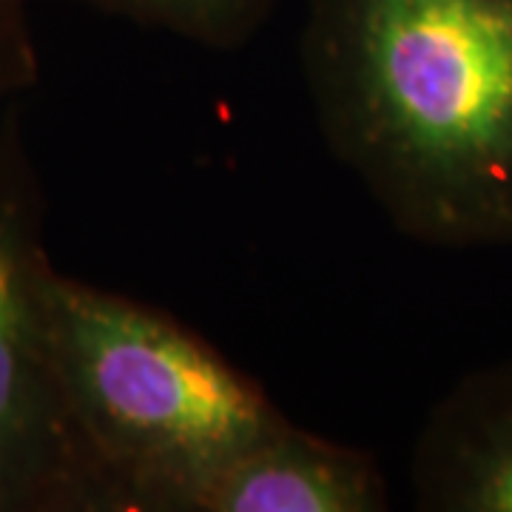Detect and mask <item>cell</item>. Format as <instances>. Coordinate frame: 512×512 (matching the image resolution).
Returning a JSON list of instances; mask_svg holds the SVG:
<instances>
[{
    "instance_id": "6da1fadb",
    "label": "cell",
    "mask_w": 512,
    "mask_h": 512,
    "mask_svg": "<svg viewBox=\"0 0 512 512\" xmlns=\"http://www.w3.org/2000/svg\"><path fill=\"white\" fill-rule=\"evenodd\" d=\"M313 120L390 225L512 242V0H305Z\"/></svg>"
},
{
    "instance_id": "7a4b0ae2",
    "label": "cell",
    "mask_w": 512,
    "mask_h": 512,
    "mask_svg": "<svg viewBox=\"0 0 512 512\" xmlns=\"http://www.w3.org/2000/svg\"><path fill=\"white\" fill-rule=\"evenodd\" d=\"M49 339L100 512H191L200 490L285 413L163 308L52 268Z\"/></svg>"
},
{
    "instance_id": "3957f363",
    "label": "cell",
    "mask_w": 512,
    "mask_h": 512,
    "mask_svg": "<svg viewBox=\"0 0 512 512\" xmlns=\"http://www.w3.org/2000/svg\"><path fill=\"white\" fill-rule=\"evenodd\" d=\"M46 197L15 111L0 126V512H100L57 382Z\"/></svg>"
},
{
    "instance_id": "277c9868",
    "label": "cell",
    "mask_w": 512,
    "mask_h": 512,
    "mask_svg": "<svg viewBox=\"0 0 512 512\" xmlns=\"http://www.w3.org/2000/svg\"><path fill=\"white\" fill-rule=\"evenodd\" d=\"M407 476L421 512H512V359L464 373L430 407Z\"/></svg>"
},
{
    "instance_id": "5b68a950",
    "label": "cell",
    "mask_w": 512,
    "mask_h": 512,
    "mask_svg": "<svg viewBox=\"0 0 512 512\" xmlns=\"http://www.w3.org/2000/svg\"><path fill=\"white\" fill-rule=\"evenodd\" d=\"M390 487L370 450L285 419L245 447L197 495L191 512H384Z\"/></svg>"
},
{
    "instance_id": "8992f818",
    "label": "cell",
    "mask_w": 512,
    "mask_h": 512,
    "mask_svg": "<svg viewBox=\"0 0 512 512\" xmlns=\"http://www.w3.org/2000/svg\"><path fill=\"white\" fill-rule=\"evenodd\" d=\"M97 12L188 40L211 52H237L271 20L282 0H80Z\"/></svg>"
},
{
    "instance_id": "52a82bcc",
    "label": "cell",
    "mask_w": 512,
    "mask_h": 512,
    "mask_svg": "<svg viewBox=\"0 0 512 512\" xmlns=\"http://www.w3.org/2000/svg\"><path fill=\"white\" fill-rule=\"evenodd\" d=\"M40 52L29 0H0V100L35 89Z\"/></svg>"
}]
</instances>
